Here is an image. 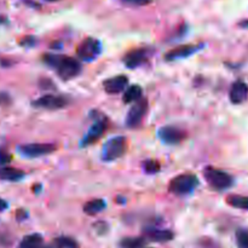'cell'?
Here are the masks:
<instances>
[{"instance_id": "cell-1", "label": "cell", "mask_w": 248, "mask_h": 248, "mask_svg": "<svg viewBox=\"0 0 248 248\" xmlns=\"http://www.w3.org/2000/svg\"><path fill=\"white\" fill-rule=\"evenodd\" d=\"M43 61L47 67L56 70L58 77L64 81L77 78L81 73L82 67L77 58L69 56L55 55V53H46L43 56Z\"/></svg>"}, {"instance_id": "cell-2", "label": "cell", "mask_w": 248, "mask_h": 248, "mask_svg": "<svg viewBox=\"0 0 248 248\" xmlns=\"http://www.w3.org/2000/svg\"><path fill=\"white\" fill-rule=\"evenodd\" d=\"M199 178L193 173H184L174 177L169 184V191L177 196H186L199 186Z\"/></svg>"}, {"instance_id": "cell-3", "label": "cell", "mask_w": 248, "mask_h": 248, "mask_svg": "<svg viewBox=\"0 0 248 248\" xmlns=\"http://www.w3.org/2000/svg\"><path fill=\"white\" fill-rule=\"evenodd\" d=\"M203 176L207 183L212 186L213 189L218 191H224L232 188L234 186L235 181L234 177L223 170L213 169V167H207L203 171Z\"/></svg>"}, {"instance_id": "cell-4", "label": "cell", "mask_w": 248, "mask_h": 248, "mask_svg": "<svg viewBox=\"0 0 248 248\" xmlns=\"http://www.w3.org/2000/svg\"><path fill=\"white\" fill-rule=\"evenodd\" d=\"M127 149V140L124 136H116L104 143L102 148V160L106 162L115 161L124 156Z\"/></svg>"}, {"instance_id": "cell-5", "label": "cell", "mask_w": 248, "mask_h": 248, "mask_svg": "<svg viewBox=\"0 0 248 248\" xmlns=\"http://www.w3.org/2000/svg\"><path fill=\"white\" fill-rule=\"evenodd\" d=\"M108 119L106 118V115H97L94 118L93 124H92L91 127L89 128V131L86 132V135L84 136V138L80 142V147L86 148L89 145L93 144L97 140H101L102 136L104 135L106 130L108 128Z\"/></svg>"}, {"instance_id": "cell-6", "label": "cell", "mask_w": 248, "mask_h": 248, "mask_svg": "<svg viewBox=\"0 0 248 248\" xmlns=\"http://www.w3.org/2000/svg\"><path fill=\"white\" fill-rule=\"evenodd\" d=\"M56 149H57V145L53 143H31V144L19 145L17 148L19 154L28 159L46 156V155L52 154Z\"/></svg>"}, {"instance_id": "cell-7", "label": "cell", "mask_w": 248, "mask_h": 248, "mask_svg": "<svg viewBox=\"0 0 248 248\" xmlns=\"http://www.w3.org/2000/svg\"><path fill=\"white\" fill-rule=\"evenodd\" d=\"M69 104L67 97L61 94H44L31 102V107L36 109H45V110H58L65 108Z\"/></svg>"}, {"instance_id": "cell-8", "label": "cell", "mask_w": 248, "mask_h": 248, "mask_svg": "<svg viewBox=\"0 0 248 248\" xmlns=\"http://www.w3.org/2000/svg\"><path fill=\"white\" fill-rule=\"evenodd\" d=\"M102 52L101 41L94 38H86L78 47V57L85 62H92Z\"/></svg>"}, {"instance_id": "cell-9", "label": "cell", "mask_w": 248, "mask_h": 248, "mask_svg": "<svg viewBox=\"0 0 248 248\" xmlns=\"http://www.w3.org/2000/svg\"><path fill=\"white\" fill-rule=\"evenodd\" d=\"M148 101L145 98L138 99L133 103L126 115V126L128 128H137L142 124L143 119L148 113Z\"/></svg>"}, {"instance_id": "cell-10", "label": "cell", "mask_w": 248, "mask_h": 248, "mask_svg": "<svg viewBox=\"0 0 248 248\" xmlns=\"http://www.w3.org/2000/svg\"><path fill=\"white\" fill-rule=\"evenodd\" d=\"M157 136L165 144L177 145L186 140V133L177 126H164L157 131Z\"/></svg>"}, {"instance_id": "cell-11", "label": "cell", "mask_w": 248, "mask_h": 248, "mask_svg": "<svg viewBox=\"0 0 248 248\" xmlns=\"http://www.w3.org/2000/svg\"><path fill=\"white\" fill-rule=\"evenodd\" d=\"M202 48V45H182L176 48H172L165 55V61L167 62H174V61L186 60L190 57L194 53L199 52Z\"/></svg>"}, {"instance_id": "cell-12", "label": "cell", "mask_w": 248, "mask_h": 248, "mask_svg": "<svg viewBox=\"0 0 248 248\" xmlns=\"http://www.w3.org/2000/svg\"><path fill=\"white\" fill-rule=\"evenodd\" d=\"M150 57V50L148 48H136L128 52L127 55L124 57V63L128 69H135V68L140 67L143 63L148 61Z\"/></svg>"}, {"instance_id": "cell-13", "label": "cell", "mask_w": 248, "mask_h": 248, "mask_svg": "<svg viewBox=\"0 0 248 248\" xmlns=\"http://www.w3.org/2000/svg\"><path fill=\"white\" fill-rule=\"evenodd\" d=\"M128 86V78L126 75H116L109 78L103 82L104 91L109 94H118L125 91Z\"/></svg>"}, {"instance_id": "cell-14", "label": "cell", "mask_w": 248, "mask_h": 248, "mask_svg": "<svg viewBox=\"0 0 248 248\" xmlns=\"http://www.w3.org/2000/svg\"><path fill=\"white\" fill-rule=\"evenodd\" d=\"M229 98L232 104H241L248 98V85L242 80H237L232 85Z\"/></svg>"}, {"instance_id": "cell-15", "label": "cell", "mask_w": 248, "mask_h": 248, "mask_svg": "<svg viewBox=\"0 0 248 248\" xmlns=\"http://www.w3.org/2000/svg\"><path fill=\"white\" fill-rule=\"evenodd\" d=\"M145 237L154 242H169L174 239V232L169 229H157V228H148L144 230Z\"/></svg>"}, {"instance_id": "cell-16", "label": "cell", "mask_w": 248, "mask_h": 248, "mask_svg": "<svg viewBox=\"0 0 248 248\" xmlns=\"http://www.w3.org/2000/svg\"><path fill=\"white\" fill-rule=\"evenodd\" d=\"M18 248H55V246L51 244H45L44 237L40 234H31L27 235L19 242Z\"/></svg>"}, {"instance_id": "cell-17", "label": "cell", "mask_w": 248, "mask_h": 248, "mask_svg": "<svg viewBox=\"0 0 248 248\" xmlns=\"http://www.w3.org/2000/svg\"><path fill=\"white\" fill-rule=\"evenodd\" d=\"M24 178H26V173L22 170L9 166L0 167V181L21 182Z\"/></svg>"}, {"instance_id": "cell-18", "label": "cell", "mask_w": 248, "mask_h": 248, "mask_svg": "<svg viewBox=\"0 0 248 248\" xmlns=\"http://www.w3.org/2000/svg\"><path fill=\"white\" fill-rule=\"evenodd\" d=\"M143 94V89L140 86V85H131L124 92L123 101L125 103H135L138 99L142 98Z\"/></svg>"}, {"instance_id": "cell-19", "label": "cell", "mask_w": 248, "mask_h": 248, "mask_svg": "<svg viewBox=\"0 0 248 248\" xmlns=\"http://www.w3.org/2000/svg\"><path fill=\"white\" fill-rule=\"evenodd\" d=\"M107 207V202L103 199H94L85 203L84 212L89 216H96Z\"/></svg>"}, {"instance_id": "cell-20", "label": "cell", "mask_w": 248, "mask_h": 248, "mask_svg": "<svg viewBox=\"0 0 248 248\" xmlns=\"http://www.w3.org/2000/svg\"><path fill=\"white\" fill-rule=\"evenodd\" d=\"M145 237H125L119 242V248H144Z\"/></svg>"}, {"instance_id": "cell-21", "label": "cell", "mask_w": 248, "mask_h": 248, "mask_svg": "<svg viewBox=\"0 0 248 248\" xmlns=\"http://www.w3.org/2000/svg\"><path fill=\"white\" fill-rule=\"evenodd\" d=\"M55 248H79V244L77 240L69 236H60L56 237L52 241Z\"/></svg>"}, {"instance_id": "cell-22", "label": "cell", "mask_w": 248, "mask_h": 248, "mask_svg": "<svg viewBox=\"0 0 248 248\" xmlns=\"http://www.w3.org/2000/svg\"><path fill=\"white\" fill-rule=\"evenodd\" d=\"M228 203L232 207L239 208V210L248 211V196L241 195H232L227 199Z\"/></svg>"}, {"instance_id": "cell-23", "label": "cell", "mask_w": 248, "mask_h": 248, "mask_svg": "<svg viewBox=\"0 0 248 248\" xmlns=\"http://www.w3.org/2000/svg\"><path fill=\"white\" fill-rule=\"evenodd\" d=\"M236 245L237 248H248V229L240 228L236 230Z\"/></svg>"}, {"instance_id": "cell-24", "label": "cell", "mask_w": 248, "mask_h": 248, "mask_svg": "<svg viewBox=\"0 0 248 248\" xmlns=\"http://www.w3.org/2000/svg\"><path fill=\"white\" fill-rule=\"evenodd\" d=\"M143 169H144L145 173L156 174L161 170V165L156 160H147V161L143 162Z\"/></svg>"}, {"instance_id": "cell-25", "label": "cell", "mask_w": 248, "mask_h": 248, "mask_svg": "<svg viewBox=\"0 0 248 248\" xmlns=\"http://www.w3.org/2000/svg\"><path fill=\"white\" fill-rule=\"evenodd\" d=\"M11 160H12L11 154H10L6 149H2V148H0V165H1V166L7 165L10 161H11Z\"/></svg>"}, {"instance_id": "cell-26", "label": "cell", "mask_w": 248, "mask_h": 248, "mask_svg": "<svg viewBox=\"0 0 248 248\" xmlns=\"http://www.w3.org/2000/svg\"><path fill=\"white\" fill-rule=\"evenodd\" d=\"M125 2L131 5H135V6H145V5L152 4L153 0H124Z\"/></svg>"}, {"instance_id": "cell-27", "label": "cell", "mask_w": 248, "mask_h": 248, "mask_svg": "<svg viewBox=\"0 0 248 248\" xmlns=\"http://www.w3.org/2000/svg\"><path fill=\"white\" fill-rule=\"evenodd\" d=\"M7 207H9V203L4 199L0 198V212H4L5 210H7Z\"/></svg>"}, {"instance_id": "cell-28", "label": "cell", "mask_w": 248, "mask_h": 248, "mask_svg": "<svg viewBox=\"0 0 248 248\" xmlns=\"http://www.w3.org/2000/svg\"><path fill=\"white\" fill-rule=\"evenodd\" d=\"M7 23V18L5 16H2V15H0V24H5Z\"/></svg>"}, {"instance_id": "cell-29", "label": "cell", "mask_w": 248, "mask_h": 248, "mask_svg": "<svg viewBox=\"0 0 248 248\" xmlns=\"http://www.w3.org/2000/svg\"><path fill=\"white\" fill-rule=\"evenodd\" d=\"M45 1H48V2H55V1H60V0H45Z\"/></svg>"}, {"instance_id": "cell-30", "label": "cell", "mask_w": 248, "mask_h": 248, "mask_svg": "<svg viewBox=\"0 0 248 248\" xmlns=\"http://www.w3.org/2000/svg\"><path fill=\"white\" fill-rule=\"evenodd\" d=\"M150 248H152V247H150Z\"/></svg>"}]
</instances>
